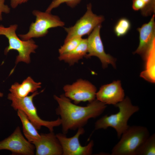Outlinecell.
Returning a JSON list of instances; mask_svg holds the SVG:
<instances>
[{"mask_svg": "<svg viewBox=\"0 0 155 155\" xmlns=\"http://www.w3.org/2000/svg\"><path fill=\"white\" fill-rule=\"evenodd\" d=\"M3 94L2 93L0 92V98L3 97Z\"/></svg>", "mask_w": 155, "mask_h": 155, "instance_id": "4316f807", "label": "cell"}, {"mask_svg": "<svg viewBox=\"0 0 155 155\" xmlns=\"http://www.w3.org/2000/svg\"><path fill=\"white\" fill-rule=\"evenodd\" d=\"M32 13L36 17L35 21L31 23L27 33L18 35L23 40L44 36L48 33L50 28L62 27L65 25L64 22L59 17L52 15L51 13L34 10Z\"/></svg>", "mask_w": 155, "mask_h": 155, "instance_id": "8992f818", "label": "cell"}, {"mask_svg": "<svg viewBox=\"0 0 155 155\" xmlns=\"http://www.w3.org/2000/svg\"><path fill=\"white\" fill-rule=\"evenodd\" d=\"M144 7L141 11L142 15L145 16L151 15L155 12V0H142Z\"/></svg>", "mask_w": 155, "mask_h": 155, "instance_id": "603a6c76", "label": "cell"}, {"mask_svg": "<svg viewBox=\"0 0 155 155\" xmlns=\"http://www.w3.org/2000/svg\"><path fill=\"white\" fill-rule=\"evenodd\" d=\"M88 53L87 38L82 39L79 45L75 49L69 52L59 55V59L63 61L72 65L78 61L85 57Z\"/></svg>", "mask_w": 155, "mask_h": 155, "instance_id": "2e32d148", "label": "cell"}, {"mask_svg": "<svg viewBox=\"0 0 155 155\" xmlns=\"http://www.w3.org/2000/svg\"><path fill=\"white\" fill-rule=\"evenodd\" d=\"M155 15L153 14L150 21L137 29L139 33V44L134 52L144 57L146 53L155 42Z\"/></svg>", "mask_w": 155, "mask_h": 155, "instance_id": "5bb4252c", "label": "cell"}, {"mask_svg": "<svg viewBox=\"0 0 155 155\" xmlns=\"http://www.w3.org/2000/svg\"><path fill=\"white\" fill-rule=\"evenodd\" d=\"M144 7L142 0H132V8L135 11L142 10Z\"/></svg>", "mask_w": 155, "mask_h": 155, "instance_id": "d4e9b609", "label": "cell"}, {"mask_svg": "<svg viewBox=\"0 0 155 155\" xmlns=\"http://www.w3.org/2000/svg\"><path fill=\"white\" fill-rule=\"evenodd\" d=\"M82 39V37H75L64 42V44L59 49V55L69 52L75 49L79 45Z\"/></svg>", "mask_w": 155, "mask_h": 155, "instance_id": "44dd1931", "label": "cell"}, {"mask_svg": "<svg viewBox=\"0 0 155 155\" xmlns=\"http://www.w3.org/2000/svg\"><path fill=\"white\" fill-rule=\"evenodd\" d=\"M101 24L96 26L89 35L87 38L88 53L85 57L89 58L95 56L98 57L101 62L103 68L108 65L116 67L115 59L110 55L106 54L100 35Z\"/></svg>", "mask_w": 155, "mask_h": 155, "instance_id": "8fae6325", "label": "cell"}, {"mask_svg": "<svg viewBox=\"0 0 155 155\" xmlns=\"http://www.w3.org/2000/svg\"><path fill=\"white\" fill-rule=\"evenodd\" d=\"M5 0H0V22L2 20V14L3 13H9L10 9L7 5L5 4Z\"/></svg>", "mask_w": 155, "mask_h": 155, "instance_id": "cb8c5ba5", "label": "cell"}, {"mask_svg": "<svg viewBox=\"0 0 155 155\" xmlns=\"http://www.w3.org/2000/svg\"><path fill=\"white\" fill-rule=\"evenodd\" d=\"M40 93L37 91L30 96L22 98L17 97L10 93L8 95L7 99L11 101V106L14 110H21L26 114L37 130L40 129L42 126H44L48 129L50 131H53L55 127L61 125V119L59 117L54 121H48L43 120L38 116L33 99Z\"/></svg>", "mask_w": 155, "mask_h": 155, "instance_id": "277c9868", "label": "cell"}, {"mask_svg": "<svg viewBox=\"0 0 155 155\" xmlns=\"http://www.w3.org/2000/svg\"><path fill=\"white\" fill-rule=\"evenodd\" d=\"M76 133L73 137H68L66 134L59 133L56 134L62 147L63 155H90L92 154L94 142L91 140L84 146L80 144V136L84 133L83 127L79 128Z\"/></svg>", "mask_w": 155, "mask_h": 155, "instance_id": "30bf717a", "label": "cell"}, {"mask_svg": "<svg viewBox=\"0 0 155 155\" xmlns=\"http://www.w3.org/2000/svg\"><path fill=\"white\" fill-rule=\"evenodd\" d=\"M4 150L10 151L12 155H33L35 152L34 146L24 137L19 126L10 135L0 141V150Z\"/></svg>", "mask_w": 155, "mask_h": 155, "instance_id": "9c48e42d", "label": "cell"}, {"mask_svg": "<svg viewBox=\"0 0 155 155\" xmlns=\"http://www.w3.org/2000/svg\"><path fill=\"white\" fill-rule=\"evenodd\" d=\"M41 83L36 82L30 77L24 80L21 84L16 82L9 89L10 93L16 97L22 98L28 96L30 93H34L41 87Z\"/></svg>", "mask_w": 155, "mask_h": 155, "instance_id": "9a60e30c", "label": "cell"}, {"mask_svg": "<svg viewBox=\"0 0 155 155\" xmlns=\"http://www.w3.org/2000/svg\"><path fill=\"white\" fill-rule=\"evenodd\" d=\"M145 61V69L140 74L141 77L152 83L155 82V43L143 58Z\"/></svg>", "mask_w": 155, "mask_h": 155, "instance_id": "e0dca14e", "label": "cell"}, {"mask_svg": "<svg viewBox=\"0 0 155 155\" xmlns=\"http://www.w3.org/2000/svg\"><path fill=\"white\" fill-rule=\"evenodd\" d=\"M29 0H10V5L13 9L16 8L19 5L27 2Z\"/></svg>", "mask_w": 155, "mask_h": 155, "instance_id": "484cf974", "label": "cell"}, {"mask_svg": "<svg viewBox=\"0 0 155 155\" xmlns=\"http://www.w3.org/2000/svg\"><path fill=\"white\" fill-rule=\"evenodd\" d=\"M54 98L58 104L56 113L61 117L62 131L65 134L69 130H75L83 127L90 119L102 114L106 107V104L97 99L83 106L72 103L64 94L59 97L55 95Z\"/></svg>", "mask_w": 155, "mask_h": 155, "instance_id": "6da1fadb", "label": "cell"}, {"mask_svg": "<svg viewBox=\"0 0 155 155\" xmlns=\"http://www.w3.org/2000/svg\"><path fill=\"white\" fill-rule=\"evenodd\" d=\"M119 109L116 113L105 115L97 120L95 123V129H106L108 127L115 129L118 138L129 126L128 121L130 117L139 110L138 106L133 105L129 98L127 97L115 105Z\"/></svg>", "mask_w": 155, "mask_h": 155, "instance_id": "7a4b0ae2", "label": "cell"}, {"mask_svg": "<svg viewBox=\"0 0 155 155\" xmlns=\"http://www.w3.org/2000/svg\"><path fill=\"white\" fill-rule=\"evenodd\" d=\"M155 155V134L150 135L137 150L136 155Z\"/></svg>", "mask_w": 155, "mask_h": 155, "instance_id": "d6986e66", "label": "cell"}, {"mask_svg": "<svg viewBox=\"0 0 155 155\" xmlns=\"http://www.w3.org/2000/svg\"><path fill=\"white\" fill-rule=\"evenodd\" d=\"M125 93L119 80L102 86L96 92V98L105 104L115 106L124 99Z\"/></svg>", "mask_w": 155, "mask_h": 155, "instance_id": "4fadbf2b", "label": "cell"}, {"mask_svg": "<svg viewBox=\"0 0 155 155\" xmlns=\"http://www.w3.org/2000/svg\"><path fill=\"white\" fill-rule=\"evenodd\" d=\"M65 96L77 104L82 102H90L95 99L96 87L89 81L80 79L71 84L64 86Z\"/></svg>", "mask_w": 155, "mask_h": 155, "instance_id": "ba28073f", "label": "cell"}, {"mask_svg": "<svg viewBox=\"0 0 155 155\" xmlns=\"http://www.w3.org/2000/svg\"><path fill=\"white\" fill-rule=\"evenodd\" d=\"M131 23L129 20L126 18L119 19L115 25L114 32L118 37L125 35L131 28Z\"/></svg>", "mask_w": 155, "mask_h": 155, "instance_id": "ffe728a7", "label": "cell"}, {"mask_svg": "<svg viewBox=\"0 0 155 155\" xmlns=\"http://www.w3.org/2000/svg\"><path fill=\"white\" fill-rule=\"evenodd\" d=\"M40 134V138L32 143L36 155H63L61 144L53 131Z\"/></svg>", "mask_w": 155, "mask_h": 155, "instance_id": "7c38bea8", "label": "cell"}, {"mask_svg": "<svg viewBox=\"0 0 155 155\" xmlns=\"http://www.w3.org/2000/svg\"><path fill=\"white\" fill-rule=\"evenodd\" d=\"M18 27L16 24L11 25L8 27L0 25V35L5 36L9 42V45L4 50V54H7L11 50H16L18 55L16 59V64L20 62L28 64L30 62V54L35 52L38 46L32 38L26 40L20 39L16 33Z\"/></svg>", "mask_w": 155, "mask_h": 155, "instance_id": "5b68a950", "label": "cell"}, {"mask_svg": "<svg viewBox=\"0 0 155 155\" xmlns=\"http://www.w3.org/2000/svg\"><path fill=\"white\" fill-rule=\"evenodd\" d=\"M81 0H53L47 8L46 11L51 13L52 10L59 7L61 4L65 3L71 8H74L79 3Z\"/></svg>", "mask_w": 155, "mask_h": 155, "instance_id": "7402d4cb", "label": "cell"}, {"mask_svg": "<svg viewBox=\"0 0 155 155\" xmlns=\"http://www.w3.org/2000/svg\"><path fill=\"white\" fill-rule=\"evenodd\" d=\"M104 20L103 16H98L93 13L92 4L88 3L87 5L86 13L75 24L69 28H64L67 35L64 42L74 37H82L84 35H89L94 28L101 24Z\"/></svg>", "mask_w": 155, "mask_h": 155, "instance_id": "52a82bcc", "label": "cell"}, {"mask_svg": "<svg viewBox=\"0 0 155 155\" xmlns=\"http://www.w3.org/2000/svg\"><path fill=\"white\" fill-rule=\"evenodd\" d=\"M17 115L22 126L23 131L26 139L32 144L40 137V134L30 121L26 114L22 110H18Z\"/></svg>", "mask_w": 155, "mask_h": 155, "instance_id": "ac0fdd59", "label": "cell"}, {"mask_svg": "<svg viewBox=\"0 0 155 155\" xmlns=\"http://www.w3.org/2000/svg\"><path fill=\"white\" fill-rule=\"evenodd\" d=\"M144 126H129L122 133L119 141L113 148L112 155H136L141 145L150 136Z\"/></svg>", "mask_w": 155, "mask_h": 155, "instance_id": "3957f363", "label": "cell"}]
</instances>
